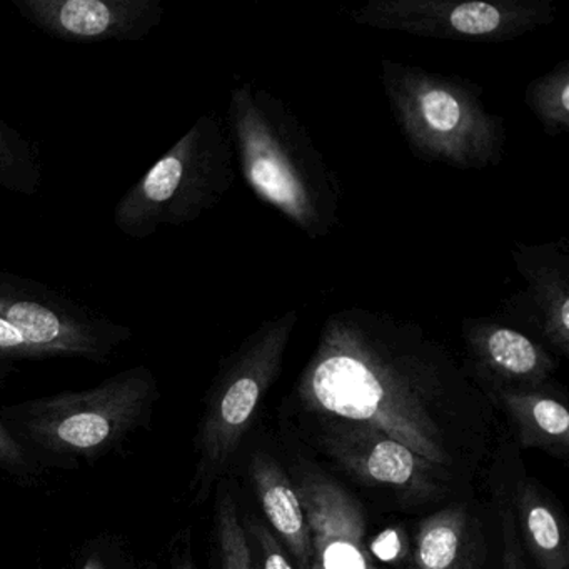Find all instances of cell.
Returning <instances> with one entry per match:
<instances>
[{"mask_svg":"<svg viewBox=\"0 0 569 569\" xmlns=\"http://www.w3.org/2000/svg\"><path fill=\"white\" fill-rule=\"evenodd\" d=\"M156 396L154 376L138 366L84 391L61 392L6 409V421L16 425L19 442L24 439L51 455L98 458L149 415Z\"/></svg>","mask_w":569,"mask_h":569,"instance_id":"cell-1","label":"cell"},{"mask_svg":"<svg viewBox=\"0 0 569 569\" xmlns=\"http://www.w3.org/2000/svg\"><path fill=\"white\" fill-rule=\"evenodd\" d=\"M306 398L316 411L396 439L429 465L449 462L441 426L426 402L358 356L322 359L312 371Z\"/></svg>","mask_w":569,"mask_h":569,"instance_id":"cell-2","label":"cell"},{"mask_svg":"<svg viewBox=\"0 0 569 569\" xmlns=\"http://www.w3.org/2000/svg\"><path fill=\"white\" fill-rule=\"evenodd\" d=\"M0 319L34 358L68 356L106 362L132 336L131 329L36 279L0 271Z\"/></svg>","mask_w":569,"mask_h":569,"instance_id":"cell-3","label":"cell"},{"mask_svg":"<svg viewBox=\"0 0 569 569\" xmlns=\"http://www.w3.org/2000/svg\"><path fill=\"white\" fill-rule=\"evenodd\" d=\"M39 31L71 44L132 42L161 24V0H12Z\"/></svg>","mask_w":569,"mask_h":569,"instance_id":"cell-4","label":"cell"},{"mask_svg":"<svg viewBox=\"0 0 569 569\" xmlns=\"http://www.w3.org/2000/svg\"><path fill=\"white\" fill-rule=\"evenodd\" d=\"M311 536L309 569H379L365 545V518L351 495L321 472L295 485Z\"/></svg>","mask_w":569,"mask_h":569,"instance_id":"cell-5","label":"cell"},{"mask_svg":"<svg viewBox=\"0 0 569 569\" xmlns=\"http://www.w3.org/2000/svg\"><path fill=\"white\" fill-rule=\"evenodd\" d=\"M345 435L339 439V458L359 475L395 488H426V472L435 466L401 442L365 428Z\"/></svg>","mask_w":569,"mask_h":569,"instance_id":"cell-6","label":"cell"},{"mask_svg":"<svg viewBox=\"0 0 569 569\" xmlns=\"http://www.w3.org/2000/svg\"><path fill=\"white\" fill-rule=\"evenodd\" d=\"M252 481L269 525L288 546L299 568L309 569L311 536L295 485L289 481L284 471L264 455L256 456L252 461Z\"/></svg>","mask_w":569,"mask_h":569,"instance_id":"cell-7","label":"cell"},{"mask_svg":"<svg viewBox=\"0 0 569 569\" xmlns=\"http://www.w3.org/2000/svg\"><path fill=\"white\" fill-rule=\"evenodd\" d=\"M518 511L526 541L539 569H569V549L558 515L531 486H522Z\"/></svg>","mask_w":569,"mask_h":569,"instance_id":"cell-8","label":"cell"},{"mask_svg":"<svg viewBox=\"0 0 569 569\" xmlns=\"http://www.w3.org/2000/svg\"><path fill=\"white\" fill-rule=\"evenodd\" d=\"M508 408L526 448L568 449L569 415L561 402L541 396H509Z\"/></svg>","mask_w":569,"mask_h":569,"instance_id":"cell-9","label":"cell"},{"mask_svg":"<svg viewBox=\"0 0 569 569\" xmlns=\"http://www.w3.org/2000/svg\"><path fill=\"white\" fill-rule=\"evenodd\" d=\"M465 509L448 508L419 526L416 538V562L419 569H455L465 538Z\"/></svg>","mask_w":569,"mask_h":569,"instance_id":"cell-10","label":"cell"},{"mask_svg":"<svg viewBox=\"0 0 569 569\" xmlns=\"http://www.w3.org/2000/svg\"><path fill=\"white\" fill-rule=\"evenodd\" d=\"M41 151L31 139L0 121V186L18 194L32 196L42 188Z\"/></svg>","mask_w":569,"mask_h":569,"instance_id":"cell-11","label":"cell"},{"mask_svg":"<svg viewBox=\"0 0 569 569\" xmlns=\"http://www.w3.org/2000/svg\"><path fill=\"white\" fill-rule=\"evenodd\" d=\"M216 532L222 569H256L248 536L239 521L238 506L231 492H219Z\"/></svg>","mask_w":569,"mask_h":569,"instance_id":"cell-12","label":"cell"},{"mask_svg":"<svg viewBox=\"0 0 569 569\" xmlns=\"http://www.w3.org/2000/svg\"><path fill=\"white\" fill-rule=\"evenodd\" d=\"M492 361L511 375H531L539 365L535 346L525 336L509 329H499L488 339Z\"/></svg>","mask_w":569,"mask_h":569,"instance_id":"cell-13","label":"cell"},{"mask_svg":"<svg viewBox=\"0 0 569 569\" xmlns=\"http://www.w3.org/2000/svg\"><path fill=\"white\" fill-rule=\"evenodd\" d=\"M251 181L258 186L269 199L279 204H289L296 199V186L292 179L282 171L281 166L272 159H258L251 166Z\"/></svg>","mask_w":569,"mask_h":569,"instance_id":"cell-14","label":"cell"},{"mask_svg":"<svg viewBox=\"0 0 569 569\" xmlns=\"http://www.w3.org/2000/svg\"><path fill=\"white\" fill-rule=\"evenodd\" d=\"M498 9L485 2H469L459 6L451 14V26L465 34H486L495 31L499 24Z\"/></svg>","mask_w":569,"mask_h":569,"instance_id":"cell-15","label":"cell"},{"mask_svg":"<svg viewBox=\"0 0 569 569\" xmlns=\"http://www.w3.org/2000/svg\"><path fill=\"white\" fill-rule=\"evenodd\" d=\"M422 112L429 126L442 132L455 129L461 118L456 99L442 91L428 92L422 98Z\"/></svg>","mask_w":569,"mask_h":569,"instance_id":"cell-16","label":"cell"},{"mask_svg":"<svg viewBox=\"0 0 569 569\" xmlns=\"http://www.w3.org/2000/svg\"><path fill=\"white\" fill-rule=\"evenodd\" d=\"M252 539L259 549V561H261V569H295L291 561L286 556L281 542L258 522H251L249 526Z\"/></svg>","mask_w":569,"mask_h":569,"instance_id":"cell-17","label":"cell"},{"mask_svg":"<svg viewBox=\"0 0 569 569\" xmlns=\"http://www.w3.org/2000/svg\"><path fill=\"white\" fill-rule=\"evenodd\" d=\"M31 459L24 446L9 431L8 426L0 419V469L16 475H28L31 471Z\"/></svg>","mask_w":569,"mask_h":569,"instance_id":"cell-18","label":"cell"},{"mask_svg":"<svg viewBox=\"0 0 569 569\" xmlns=\"http://www.w3.org/2000/svg\"><path fill=\"white\" fill-rule=\"evenodd\" d=\"M171 569H198L191 556V548L186 542L172 555Z\"/></svg>","mask_w":569,"mask_h":569,"instance_id":"cell-19","label":"cell"},{"mask_svg":"<svg viewBox=\"0 0 569 569\" xmlns=\"http://www.w3.org/2000/svg\"><path fill=\"white\" fill-rule=\"evenodd\" d=\"M561 312H562V318H561L562 326H565V328L568 329L569 328V302L568 301H565V305H562Z\"/></svg>","mask_w":569,"mask_h":569,"instance_id":"cell-20","label":"cell"},{"mask_svg":"<svg viewBox=\"0 0 569 569\" xmlns=\"http://www.w3.org/2000/svg\"><path fill=\"white\" fill-rule=\"evenodd\" d=\"M562 106H565V109H569V88L566 86L565 89H562Z\"/></svg>","mask_w":569,"mask_h":569,"instance_id":"cell-21","label":"cell"}]
</instances>
